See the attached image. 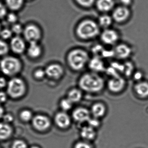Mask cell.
I'll use <instances>...</instances> for the list:
<instances>
[{"label":"cell","instance_id":"cell-41","mask_svg":"<svg viewBox=\"0 0 148 148\" xmlns=\"http://www.w3.org/2000/svg\"><path fill=\"white\" fill-rule=\"evenodd\" d=\"M120 1L122 5L126 7L130 5L132 2V0H120Z\"/></svg>","mask_w":148,"mask_h":148},{"label":"cell","instance_id":"cell-32","mask_svg":"<svg viewBox=\"0 0 148 148\" xmlns=\"http://www.w3.org/2000/svg\"><path fill=\"white\" fill-rule=\"evenodd\" d=\"M73 103L69 100L68 98L64 99L61 102V107L65 111L69 110L73 106Z\"/></svg>","mask_w":148,"mask_h":148},{"label":"cell","instance_id":"cell-12","mask_svg":"<svg viewBox=\"0 0 148 148\" xmlns=\"http://www.w3.org/2000/svg\"><path fill=\"white\" fill-rule=\"evenodd\" d=\"M91 72L99 73L105 72L106 67L102 58L97 56H93L90 58L88 65Z\"/></svg>","mask_w":148,"mask_h":148},{"label":"cell","instance_id":"cell-25","mask_svg":"<svg viewBox=\"0 0 148 148\" xmlns=\"http://www.w3.org/2000/svg\"><path fill=\"white\" fill-rule=\"evenodd\" d=\"M82 93L79 89H72L68 94V98L73 103L78 102L82 99Z\"/></svg>","mask_w":148,"mask_h":148},{"label":"cell","instance_id":"cell-44","mask_svg":"<svg viewBox=\"0 0 148 148\" xmlns=\"http://www.w3.org/2000/svg\"><path fill=\"white\" fill-rule=\"evenodd\" d=\"M31 148H40L39 147H36V146H34V147H32Z\"/></svg>","mask_w":148,"mask_h":148},{"label":"cell","instance_id":"cell-34","mask_svg":"<svg viewBox=\"0 0 148 148\" xmlns=\"http://www.w3.org/2000/svg\"><path fill=\"white\" fill-rule=\"evenodd\" d=\"M12 148H27V146L23 141L17 140L14 142Z\"/></svg>","mask_w":148,"mask_h":148},{"label":"cell","instance_id":"cell-1","mask_svg":"<svg viewBox=\"0 0 148 148\" xmlns=\"http://www.w3.org/2000/svg\"><path fill=\"white\" fill-rule=\"evenodd\" d=\"M101 29L97 22L87 18L82 20L77 23L75 34L82 41H90L100 36Z\"/></svg>","mask_w":148,"mask_h":148},{"label":"cell","instance_id":"cell-11","mask_svg":"<svg viewBox=\"0 0 148 148\" xmlns=\"http://www.w3.org/2000/svg\"><path fill=\"white\" fill-rule=\"evenodd\" d=\"M125 85V80L121 76L110 77L108 82L109 89L114 93H118L121 91Z\"/></svg>","mask_w":148,"mask_h":148},{"label":"cell","instance_id":"cell-14","mask_svg":"<svg viewBox=\"0 0 148 148\" xmlns=\"http://www.w3.org/2000/svg\"><path fill=\"white\" fill-rule=\"evenodd\" d=\"M33 126L39 131L47 130L50 126V122L48 117L42 115L36 116L33 120Z\"/></svg>","mask_w":148,"mask_h":148},{"label":"cell","instance_id":"cell-26","mask_svg":"<svg viewBox=\"0 0 148 148\" xmlns=\"http://www.w3.org/2000/svg\"><path fill=\"white\" fill-rule=\"evenodd\" d=\"M10 50L9 45L4 40L0 39V56L8 55Z\"/></svg>","mask_w":148,"mask_h":148},{"label":"cell","instance_id":"cell-22","mask_svg":"<svg viewBox=\"0 0 148 148\" xmlns=\"http://www.w3.org/2000/svg\"><path fill=\"white\" fill-rule=\"evenodd\" d=\"M135 90L137 94L142 97L148 96V83L141 82L136 84Z\"/></svg>","mask_w":148,"mask_h":148},{"label":"cell","instance_id":"cell-27","mask_svg":"<svg viewBox=\"0 0 148 148\" xmlns=\"http://www.w3.org/2000/svg\"><path fill=\"white\" fill-rule=\"evenodd\" d=\"M33 77L37 80H41L44 79L46 76L45 69L38 68L36 69L33 73Z\"/></svg>","mask_w":148,"mask_h":148},{"label":"cell","instance_id":"cell-45","mask_svg":"<svg viewBox=\"0 0 148 148\" xmlns=\"http://www.w3.org/2000/svg\"><path fill=\"white\" fill-rule=\"evenodd\" d=\"M1 23H0V32H1Z\"/></svg>","mask_w":148,"mask_h":148},{"label":"cell","instance_id":"cell-13","mask_svg":"<svg viewBox=\"0 0 148 148\" xmlns=\"http://www.w3.org/2000/svg\"><path fill=\"white\" fill-rule=\"evenodd\" d=\"M29 58L32 60H36L41 57L43 53V48L39 42L29 43L26 50Z\"/></svg>","mask_w":148,"mask_h":148},{"label":"cell","instance_id":"cell-37","mask_svg":"<svg viewBox=\"0 0 148 148\" xmlns=\"http://www.w3.org/2000/svg\"><path fill=\"white\" fill-rule=\"evenodd\" d=\"M75 148H91L90 144L85 142H79L75 146Z\"/></svg>","mask_w":148,"mask_h":148},{"label":"cell","instance_id":"cell-10","mask_svg":"<svg viewBox=\"0 0 148 148\" xmlns=\"http://www.w3.org/2000/svg\"><path fill=\"white\" fill-rule=\"evenodd\" d=\"M130 15L129 10L126 6H120L113 10L112 17L114 21L122 23L127 20Z\"/></svg>","mask_w":148,"mask_h":148},{"label":"cell","instance_id":"cell-42","mask_svg":"<svg viewBox=\"0 0 148 148\" xmlns=\"http://www.w3.org/2000/svg\"><path fill=\"white\" fill-rule=\"evenodd\" d=\"M142 75L140 73H137L135 75V78L136 80H139L141 78Z\"/></svg>","mask_w":148,"mask_h":148},{"label":"cell","instance_id":"cell-8","mask_svg":"<svg viewBox=\"0 0 148 148\" xmlns=\"http://www.w3.org/2000/svg\"><path fill=\"white\" fill-rule=\"evenodd\" d=\"M99 36L102 43L108 46L115 45L119 38L118 32L111 28L103 30Z\"/></svg>","mask_w":148,"mask_h":148},{"label":"cell","instance_id":"cell-29","mask_svg":"<svg viewBox=\"0 0 148 148\" xmlns=\"http://www.w3.org/2000/svg\"><path fill=\"white\" fill-rule=\"evenodd\" d=\"M24 28L20 23H16L14 24H12L11 30L13 34L16 35L20 36L21 34H23Z\"/></svg>","mask_w":148,"mask_h":148},{"label":"cell","instance_id":"cell-18","mask_svg":"<svg viewBox=\"0 0 148 148\" xmlns=\"http://www.w3.org/2000/svg\"><path fill=\"white\" fill-rule=\"evenodd\" d=\"M55 122L58 127L62 128H66L70 125L71 120L66 114L60 112L56 116Z\"/></svg>","mask_w":148,"mask_h":148},{"label":"cell","instance_id":"cell-40","mask_svg":"<svg viewBox=\"0 0 148 148\" xmlns=\"http://www.w3.org/2000/svg\"><path fill=\"white\" fill-rule=\"evenodd\" d=\"M7 96L6 94L3 92H0V103H3L6 101Z\"/></svg>","mask_w":148,"mask_h":148},{"label":"cell","instance_id":"cell-16","mask_svg":"<svg viewBox=\"0 0 148 148\" xmlns=\"http://www.w3.org/2000/svg\"><path fill=\"white\" fill-rule=\"evenodd\" d=\"M114 0H97L96 2L97 8L102 14H108L114 9Z\"/></svg>","mask_w":148,"mask_h":148},{"label":"cell","instance_id":"cell-30","mask_svg":"<svg viewBox=\"0 0 148 148\" xmlns=\"http://www.w3.org/2000/svg\"><path fill=\"white\" fill-rule=\"evenodd\" d=\"M75 1L79 6L85 8L92 7L95 2V0H75Z\"/></svg>","mask_w":148,"mask_h":148},{"label":"cell","instance_id":"cell-4","mask_svg":"<svg viewBox=\"0 0 148 148\" xmlns=\"http://www.w3.org/2000/svg\"><path fill=\"white\" fill-rule=\"evenodd\" d=\"M23 69L22 62L16 56H5L0 61V70L6 76H16L22 72Z\"/></svg>","mask_w":148,"mask_h":148},{"label":"cell","instance_id":"cell-31","mask_svg":"<svg viewBox=\"0 0 148 148\" xmlns=\"http://www.w3.org/2000/svg\"><path fill=\"white\" fill-rule=\"evenodd\" d=\"M6 20L8 23L14 24L17 23L18 17L14 12L8 13L6 17Z\"/></svg>","mask_w":148,"mask_h":148},{"label":"cell","instance_id":"cell-5","mask_svg":"<svg viewBox=\"0 0 148 148\" xmlns=\"http://www.w3.org/2000/svg\"><path fill=\"white\" fill-rule=\"evenodd\" d=\"M27 90V85L25 81L18 76L11 77L7 84V93L13 98H18L22 96Z\"/></svg>","mask_w":148,"mask_h":148},{"label":"cell","instance_id":"cell-3","mask_svg":"<svg viewBox=\"0 0 148 148\" xmlns=\"http://www.w3.org/2000/svg\"><path fill=\"white\" fill-rule=\"evenodd\" d=\"M90 60L89 54L80 48L73 49L67 55L66 61L69 67L75 72L83 70L88 66Z\"/></svg>","mask_w":148,"mask_h":148},{"label":"cell","instance_id":"cell-23","mask_svg":"<svg viewBox=\"0 0 148 148\" xmlns=\"http://www.w3.org/2000/svg\"><path fill=\"white\" fill-rule=\"evenodd\" d=\"M81 134L83 139L88 140H93L96 135L94 129L90 126L83 128Z\"/></svg>","mask_w":148,"mask_h":148},{"label":"cell","instance_id":"cell-7","mask_svg":"<svg viewBox=\"0 0 148 148\" xmlns=\"http://www.w3.org/2000/svg\"><path fill=\"white\" fill-rule=\"evenodd\" d=\"M44 69L46 76L51 80H60L65 75L64 67L61 64L57 63H50Z\"/></svg>","mask_w":148,"mask_h":148},{"label":"cell","instance_id":"cell-33","mask_svg":"<svg viewBox=\"0 0 148 148\" xmlns=\"http://www.w3.org/2000/svg\"><path fill=\"white\" fill-rule=\"evenodd\" d=\"M20 117L23 121H29L32 119V113L28 110H23L21 112Z\"/></svg>","mask_w":148,"mask_h":148},{"label":"cell","instance_id":"cell-19","mask_svg":"<svg viewBox=\"0 0 148 148\" xmlns=\"http://www.w3.org/2000/svg\"><path fill=\"white\" fill-rule=\"evenodd\" d=\"M113 21L112 16L108 14H102L98 17L97 22L101 28L103 30L110 28Z\"/></svg>","mask_w":148,"mask_h":148},{"label":"cell","instance_id":"cell-15","mask_svg":"<svg viewBox=\"0 0 148 148\" xmlns=\"http://www.w3.org/2000/svg\"><path fill=\"white\" fill-rule=\"evenodd\" d=\"M114 56L120 59H125L128 57L131 53V48L127 44L121 43L113 49Z\"/></svg>","mask_w":148,"mask_h":148},{"label":"cell","instance_id":"cell-20","mask_svg":"<svg viewBox=\"0 0 148 148\" xmlns=\"http://www.w3.org/2000/svg\"><path fill=\"white\" fill-rule=\"evenodd\" d=\"M7 8L11 11H18L22 8L24 0H5Z\"/></svg>","mask_w":148,"mask_h":148},{"label":"cell","instance_id":"cell-36","mask_svg":"<svg viewBox=\"0 0 148 148\" xmlns=\"http://www.w3.org/2000/svg\"><path fill=\"white\" fill-rule=\"evenodd\" d=\"M8 14L6 6L1 3H0V20H2L5 18Z\"/></svg>","mask_w":148,"mask_h":148},{"label":"cell","instance_id":"cell-43","mask_svg":"<svg viewBox=\"0 0 148 148\" xmlns=\"http://www.w3.org/2000/svg\"><path fill=\"white\" fill-rule=\"evenodd\" d=\"M3 109L1 106L0 105V118L3 117Z\"/></svg>","mask_w":148,"mask_h":148},{"label":"cell","instance_id":"cell-9","mask_svg":"<svg viewBox=\"0 0 148 148\" xmlns=\"http://www.w3.org/2000/svg\"><path fill=\"white\" fill-rule=\"evenodd\" d=\"M10 49L15 54L21 55L27 50L25 40L20 36L16 35L10 39Z\"/></svg>","mask_w":148,"mask_h":148},{"label":"cell","instance_id":"cell-2","mask_svg":"<svg viewBox=\"0 0 148 148\" xmlns=\"http://www.w3.org/2000/svg\"><path fill=\"white\" fill-rule=\"evenodd\" d=\"M78 84L81 89L86 92L97 93L103 89L105 81L99 74L90 71L81 76Z\"/></svg>","mask_w":148,"mask_h":148},{"label":"cell","instance_id":"cell-24","mask_svg":"<svg viewBox=\"0 0 148 148\" xmlns=\"http://www.w3.org/2000/svg\"><path fill=\"white\" fill-rule=\"evenodd\" d=\"M105 107L101 103H96L93 105L91 109V113L94 117L98 118L103 116L105 114Z\"/></svg>","mask_w":148,"mask_h":148},{"label":"cell","instance_id":"cell-6","mask_svg":"<svg viewBox=\"0 0 148 148\" xmlns=\"http://www.w3.org/2000/svg\"><path fill=\"white\" fill-rule=\"evenodd\" d=\"M23 34L24 40L29 43L39 42L42 37L41 29L34 23H29L25 26Z\"/></svg>","mask_w":148,"mask_h":148},{"label":"cell","instance_id":"cell-21","mask_svg":"<svg viewBox=\"0 0 148 148\" xmlns=\"http://www.w3.org/2000/svg\"><path fill=\"white\" fill-rule=\"evenodd\" d=\"M12 130L8 123H0V140L8 139L11 136Z\"/></svg>","mask_w":148,"mask_h":148},{"label":"cell","instance_id":"cell-39","mask_svg":"<svg viewBox=\"0 0 148 148\" xmlns=\"http://www.w3.org/2000/svg\"><path fill=\"white\" fill-rule=\"evenodd\" d=\"M3 120L5 123H9L13 120V117L10 114H6L3 116Z\"/></svg>","mask_w":148,"mask_h":148},{"label":"cell","instance_id":"cell-38","mask_svg":"<svg viewBox=\"0 0 148 148\" xmlns=\"http://www.w3.org/2000/svg\"><path fill=\"white\" fill-rule=\"evenodd\" d=\"M7 80L3 76H0V89L3 88L7 86Z\"/></svg>","mask_w":148,"mask_h":148},{"label":"cell","instance_id":"cell-17","mask_svg":"<svg viewBox=\"0 0 148 148\" xmlns=\"http://www.w3.org/2000/svg\"><path fill=\"white\" fill-rule=\"evenodd\" d=\"M73 117L75 120L78 122L88 121L90 118L89 112L86 109L79 108L74 111Z\"/></svg>","mask_w":148,"mask_h":148},{"label":"cell","instance_id":"cell-35","mask_svg":"<svg viewBox=\"0 0 148 148\" xmlns=\"http://www.w3.org/2000/svg\"><path fill=\"white\" fill-rule=\"evenodd\" d=\"M87 122L88 123V126H90L94 129L98 127L100 124V122L98 120L97 118H95V117H94L93 118H90Z\"/></svg>","mask_w":148,"mask_h":148},{"label":"cell","instance_id":"cell-28","mask_svg":"<svg viewBox=\"0 0 148 148\" xmlns=\"http://www.w3.org/2000/svg\"><path fill=\"white\" fill-rule=\"evenodd\" d=\"M13 32L11 29L8 28H4L2 29L0 32V37L2 40L6 41L12 37Z\"/></svg>","mask_w":148,"mask_h":148}]
</instances>
